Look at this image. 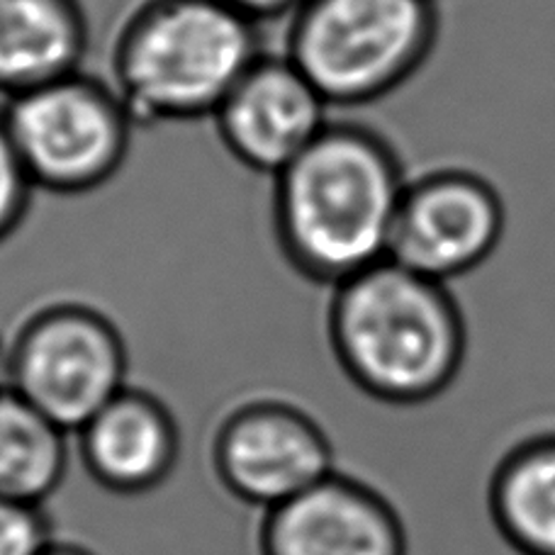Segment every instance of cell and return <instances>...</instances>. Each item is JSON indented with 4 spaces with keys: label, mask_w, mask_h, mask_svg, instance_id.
Returning <instances> with one entry per match:
<instances>
[{
    "label": "cell",
    "mask_w": 555,
    "mask_h": 555,
    "mask_svg": "<svg viewBox=\"0 0 555 555\" xmlns=\"http://www.w3.org/2000/svg\"><path fill=\"white\" fill-rule=\"evenodd\" d=\"M404 185L388 139L332 120L273 178V232L285 261L330 287L385 261Z\"/></svg>",
    "instance_id": "1"
},
{
    "label": "cell",
    "mask_w": 555,
    "mask_h": 555,
    "mask_svg": "<svg viewBox=\"0 0 555 555\" xmlns=\"http://www.w3.org/2000/svg\"><path fill=\"white\" fill-rule=\"evenodd\" d=\"M330 339L365 395L400 408L449 390L468 353V326L449 283L392 259L334 287Z\"/></svg>",
    "instance_id": "2"
},
{
    "label": "cell",
    "mask_w": 555,
    "mask_h": 555,
    "mask_svg": "<svg viewBox=\"0 0 555 555\" xmlns=\"http://www.w3.org/2000/svg\"><path fill=\"white\" fill-rule=\"evenodd\" d=\"M266 49L224 0H139L117 27L107 81L139 125L212 120Z\"/></svg>",
    "instance_id": "3"
},
{
    "label": "cell",
    "mask_w": 555,
    "mask_h": 555,
    "mask_svg": "<svg viewBox=\"0 0 555 555\" xmlns=\"http://www.w3.org/2000/svg\"><path fill=\"white\" fill-rule=\"evenodd\" d=\"M434 39V0H305L283 54L332 107H356L398 91Z\"/></svg>",
    "instance_id": "4"
},
{
    "label": "cell",
    "mask_w": 555,
    "mask_h": 555,
    "mask_svg": "<svg viewBox=\"0 0 555 555\" xmlns=\"http://www.w3.org/2000/svg\"><path fill=\"white\" fill-rule=\"evenodd\" d=\"M3 115L35 188L54 195H86L111 183L137 127L111 81L86 68L8 98Z\"/></svg>",
    "instance_id": "5"
},
{
    "label": "cell",
    "mask_w": 555,
    "mask_h": 555,
    "mask_svg": "<svg viewBox=\"0 0 555 555\" xmlns=\"http://www.w3.org/2000/svg\"><path fill=\"white\" fill-rule=\"evenodd\" d=\"M10 388L62 429L78 431L127 388L122 334L88 305H47L10 341Z\"/></svg>",
    "instance_id": "6"
},
{
    "label": "cell",
    "mask_w": 555,
    "mask_h": 555,
    "mask_svg": "<svg viewBox=\"0 0 555 555\" xmlns=\"http://www.w3.org/2000/svg\"><path fill=\"white\" fill-rule=\"evenodd\" d=\"M215 470L236 500L269 512L332 475L330 436L283 400H251L224 416L212 446Z\"/></svg>",
    "instance_id": "7"
},
{
    "label": "cell",
    "mask_w": 555,
    "mask_h": 555,
    "mask_svg": "<svg viewBox=\"0 0 555 555\" xmlns=\"http://www.w3.org/2000/svg\"><path fill=\"white\" fill-rule=\"evenodd\" d=\"M502 232V201L488 181L465 171L426 173L404 185L388 259L449 283L488 261Z\"/></svg>",
    "instance_id": "8"
},
{
    "label": "cell",
    "mask_w": 555,
    "mask_h": 555,
    "mask_svg": "<svg viewBox=\"0 0 555 555\" xmlns=\"http://www.w3.org/2000/svg\"><path fill=\"white\" fill-rule=\"evenodd\" d=\"M330 111L291 59L263 52L217 107L212 122L234 162L275 178L324 132Z\"/></svg>",
    "instance_id": "9"
},
{
    "label": "cell",
    "mask_w": 555,
    "mask_h": 555,
    "mask_svg": "<svg viewBox=\"0 0 555 555\" xmlns=\"http://www.w3.org/2000/svg\"><path fill=\"white\" fill-rule=\"evenodd\" d=\"M261 555H408L395 504L373 485L334 470L263 514Z\"/></svg>",
    "instance_id": "10"
},
{
    "label": "cell",
    "mask_w": 555,
    "mask_h": 555,
    "mask_svg": "<svg viewBox=\"0 0 555 555\" xmlns=\"http://www.w3.org/2000/svg\"><path fill=\"white\" fill-rule=\"evenodd\" d=\"M76 434L88 475L115 494L156 490L181 455L173 414L146 390L125 388Z\"/></svg>",
    "instance_id": "11"
},
{
    "label": "cell",
    "mask_w": 555,
    "mask_h": 555,
    "mask_svg": "<svg viewBox=\"0 0 555 555\" xmlns=\"http://www.w3.org/2000/svg\"><path fill=\"white\" fill-rule=\"evenodd\" d=\"M88 47L83 0H0V95L78 72Z\"/></svg>",
    "instance_id": "12"
},
{
    "label": "cell",
    "mask_w": 555,
    "mask_h": 555,
    "mask_svg": "<svg viewBox=\"0 0 555 555\" xmlns=\"http://www.w3.org/2000/svg\"><path fill=\"white\" fill-rule=\"evenodd\" d=\"M494 531L517 555H555V426L514 441L488 482Z\"/></svg>",
    "instance_id": "13"
},
{
    "label": "cell",
    "mask_w": 555,
    "mask_h": 555,
    "mask_svg": "<svg viewBox=\"0 0 555 555\" xmlns=\"http://www.w3.org/2000/svg\"><path fill=\"white\" fill-rule=\"evenodd\" d=\"M66 434L13 388L0 392V498L42 507L68 468Z\"/></svg>",
    "instance_id": "14"
},
{
    "label": "cell",
    "mask_w": 555,
    "mask_h": 555,
    "mask_svg": "<svg viewBox=\"0 0 555 555\" xmlns=\"http://www.w3.org/2000/svg\"><path fill=\"white\" fill-rule=\"evenodd\" d=\"M35 191L37 188L17 154L0 105V244L10 240L25 222Z\"/></svg>",
    "instance_id": "15"
},
{
    "label": "cell",
    "mask_w": 555,
    "mask_h": 555,
    "mask_svg": "<svg viewBox=\"0 0 555 555\" xmlns=\"http://www.w3.org/2000/svg\"><path fill=\"white\" fill-rule=\"evenodd\" d=\"M52 543L42 507L0 498V555H42Z\"/></svg>",
    "instance_id": "16"
},
{
    "label": "cell",
    "mask_w": 555,
    "mask_h": 555,
    "mask_svg": "<svg viewBox=\"0 0 555 555\" xmlns=\"http://www.w3.org/2000/svg\"><path fill=\"white\" fill-rule=\"evenodd\" d=\"M242 15L254 20L256 25L273 23V20H291V15L305 0H224Z\"/></svg>",
    "instance_id": "17"
},
{
    "label": "cell",
    "mask_w": 555,
    "mask_h": 555,
    "mask_svg": "<svg viewBox=\"0 0 555 555\" xmlns=\"http://www.w3.org/2000/svg\"><path fill=\"white\" fill-rule=\"evenodd\" d=\"M10 388V344L0 339V392Z\"/></svg>",
    "instance_id": "18"
},
{
    "label": "cell",
    "mask_w": 555,
    "mask_h": 555,
    "mask_svg": "<svg viewBox=\"0 0 555 555\" xmlns=\"http://www.w3.org/2000/svg\"><path fill=\"white\" fill-rule=\"evenodd\" d=\"M42 555H95V553H91V551L83 548V546H76V543H59V541H54L52 546H49Z\"/></svg>",
    "instance_id": "19"
}]
</instances>
